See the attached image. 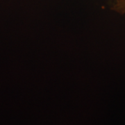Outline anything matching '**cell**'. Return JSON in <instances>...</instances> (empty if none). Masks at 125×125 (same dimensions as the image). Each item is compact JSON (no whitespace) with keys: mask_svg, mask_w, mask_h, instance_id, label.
Here are the masks:
<instances>
[{"mask_svg":"<svg viewBox=\"0 0 125 125\" xmlns=\"http://www.w3.org/2000/svg\"><path fill=\"white\" fill-rule=\"evenodd\" d=\"M113 8L117 12L125 14V0H115Z\"/></svg>","mask_w":125,"mask_h":125,"instance_id":"obj_1","label":"cell"}]
</instances>
